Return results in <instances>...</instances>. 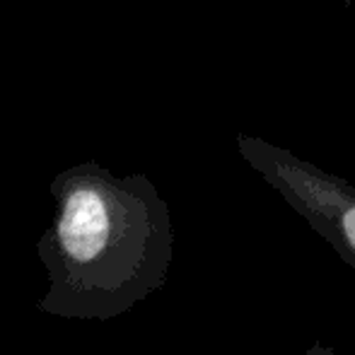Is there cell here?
<instances>
[{
	"mask_svg": "<svg viewBox=\"0 0 355 355\" xmlns=\"http://www.w3.org/2000/svg\"><path fill=\"white\" fill-rule=\"evenodd\" d=\"M56 215L37 242L46 293L37 309L71 322H112L167 283L174 259L169 206L145 174L97 162L51 182Z\"/></svg>",
	"mask_w": 355,
	"mask_h": 355,
	"instance_id": "cell-1",
	"label": "cell"
},
{
	"mask_svg": "<svg viewBox=\"0 0 355 355\" xmlns=\"http://www.w3.org/2000/svg\"><path fill=\"white\" fill-rule=\"evenodd\" d=\"M242 159L355 268V187L259 136L237 133Z\"/></svg>",
	"mask_w": 355,
	"mask_h": 355,
	"instance_id": "cell-2",
	"label": "cell"
},
{
	"mask_svg": "<svg viewBox=\"0 0 355 355\" xmlns=\"http://www.w3.org/2000/svg\"><path fill=\"white\" fill-rule=\"evenodd\" d=\"M307 355H336V353H331L329 348H324V346H314Z\"/></svg>",
	"mask_w": 355,
	"mask_h": 355,
	"instance_id": "cell-3",
	"label": "cell"
}]
</instances>
